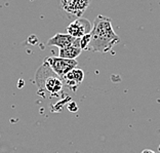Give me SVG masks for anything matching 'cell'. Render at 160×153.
<instances>
[{
  "label": "cell",
  "mask_w": 160,
  "mask_h": 153,
  "mask_svg": "<svg viewBox=\"0 0 160 153\" xmlns=\"http://www.w3.org/2000/svg\"><path fill=\"white\" fill-rule=\"evenodd\" d=\"M90 42L87 49L97 53H107L120 41L112 27V22L107 17L100 14L93 22L90 31Z\"/></svg>",
  "instance_id": "6da1fadb"
},
{
  "label": "cell",
  "mask_w": 160,
  "mask_h": 153,
  "mask_svg": "<svg viewBox=\"0 0 160 153\" xmlns=\"http://www.w3.org/2000/svg\"><path fill=\"white\" fill-rule=\"evenodd\" d=\"M35 80L38 86V94L42 97H57L64 89L63 80L45 62L37 70Z\"/></svg>",
  "instance_id": "7a4b0ae2"
},
{
  "label": "cell",
  "mask_w": 160,
  "mask_h": 153,
  "mask_svg": "<svg viewBox=\"0 0 160 153\" xmlns=\"http://www.w3.org/2000/svg\"><path fill=\"white\" fill-rule=\"evenodd\" d=\"M92 0H58V8L66 21L79 19L86 12Z\"/></svg>",
  "instance_id": "3957f363"
},
{
  "label": "cell",
  "mask_w": 160,
  "mask_h": 153,
  "mask_svg": "<svg viewBox=\"0 0 160 153\" xmlns=\"http://www.w3.org/2000/svg\"><path fill=\"white\" fill-rule=\"evenodd\" d=\"M45 63L48 65L49 68L61 78H63L68 72L77 68L78 63L76 60H68L58 57H48L45 59Z\"/></svg>",
  "instance_id": "277c9868"
},
{
  "label": "cell",
  "mask_w": 160,
  "mask_h": 153,
  "mask_svg": "<svg viewBox=\"0 0 160 153\" xmlns=\"http://www.w3.org/2000/svg\"><path fill=\"white\" fill-rule=\"evenodd\" d=\"M92 24L90 22L83 18H79L72 21L67 27V34L73 36L75 38H81L84 35H87L92 31Z\"/></svg>",
  "instance_id": "5b68a950"
},
{
  "label": "cell",
  "mask_w": 160,
  "mask_h": 153,
  "mask_svg": "<svg viewBox=\"0 0 160 153\" xmlns=\"http://www.w3.org/2000/svg\"><path fill=\"white\" fill-rule=\"evenodd\" d=\"M83 79H84V72L81 69L75 68L73 70H71L70 72L64 76L62 80H63L64 86L69 87L71 90H76V89L78 87L79 84H81Z\"/></svg>",
  "instance_id": "8992f818"
},
{
  "label": "cell",
  "mask_w": 160,
  "mask_h": 153,
  "mask_svg": "<svg viewBox=\"0 0 160 153\" xmlns=\"http://www.w3.org/2000/svg\"><path fill=\"white\" fill-rule=\"evenodd\" d=\"M76 39L77 38H75L69 34L58 33L48 40L47 44L49 46H57L59 48H66V47L74 44Z\"/></svg>",
  "instance_id": "52a82bcc"
},
{
  "label": "cell",
  "mask_w": 160,
  "mask_h": 153,
  "mask_svg": "<svg viewBox=\"0 0 160 153\" xmlns=\"http://www.w3.org/2000/svg\"><path fill=\"white\" fill-rule=\"evenodd\" d=\"M82 52V48L80 46V40L79 38L76 39L74 44L66 47V48H60L59 49V57L63 59L68 60H75L76 58L80 56Z\"/></svg>",
  "instance_id": "ba28073f"
},
{
  "label": "cell",
  "mask_w": 160,
  "mask_h": 153,
  "mask_svg": "<svg viewBox=\"0 0 160 153\" xmlns=\"http://www.w3.org/2000/svg\"><path fill=\"white\" fill-rule=\"evenodd\" d=\"M79 40H80V46H81V48L87 49V47H88L89 42H90V34L84 35L83 37L79 38Z\"/></svg>",
  "instance_id": "9c48e42d"
}]
</instances>
